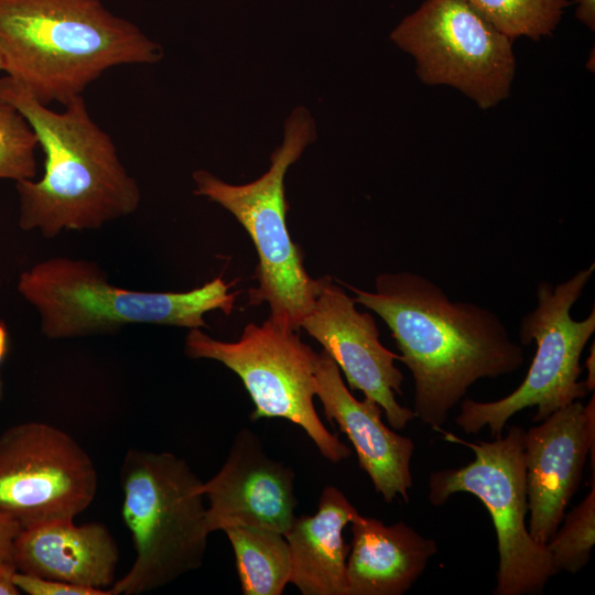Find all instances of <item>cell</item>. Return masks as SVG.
<instances>
[{
	"label": "cell",
	"mask_w": 595,
	"mask_h": 595,
	"mask_svg": "<svg viewBox=\"0 0 595 595\" xmlns=\"http://www.w3.org/2000/svg\"><path fill=\"white\" fill-rule=\"evenodd\" d=\"M354 301L388 326L413 378L414 416L437 431L469 387L517 371L522 345L489 309L452 301L435 282L410 271L377 275L375 291L343 283Z\"/></svg>",
	"instance_id": "obj_1"
},
{
	"label": "cell",
	"mask_w": 595,
	"mask_h": 595,
	"mask_svg": "<svg viewBox=\"0 0 595 595\" xmlns=\"http://www.w3.org/2000/svg\"><path fill=\"white\" fill-rule=\"evenodd\" d=\"M0 98L26 119L44 152L42 177L15 185L23 230L39 229L52 238L62 230L97 229L138 209V182L121 163L111 137L91 119L82 95L55 111L4 75Z\"/></svg>",
	"instance_id": "obj_2"
},
{
	"label": "cell",
	"mask_w": 595,
	"mask_h": 595,
	"mask_svg": "<svg viewBox=\"0 0 595 595\" xmlns=\"http://www.w3.org/2000/svg\"><path fill=\"white\" fill-rule=\"evenodd\" d=\"M0 55L37 101L64 106L111 67L156 63L162 47L101 0H0Z\"/></svg>",
	"instance_id": "obj_3"
},
{
	"label": "cell",
	"mask_w": 595,
	"mask_h": 595,
	"mask_svg": "<svg viewBox=\"0 0 595 595\" xmlns=\"http://www.w3.org/2000/svg\"><path fill=\"white\" fill-rule=\"evenodd\" d=\"M314 121L304 107L292 111L284 125V137L270 156V166L257 180L234 185L206 170L193 173L195 195L205 196L227 209L251 238L258 255L255 279L248 291V305L267 303L269 320L288 331H301L313 306L320 279L309 275L304 256L290 236L284 176L289 167L315 139Z\"/></svg>",
	"instance_id": "obj_4"
},
{
	"label": "cell",
	"mask_w": 595,
	"mask_h": 595,
	"mask_svg": "<svg viewBox=\"0 0 595 595\" xmlns=\"http://www.w3.org/2000/svg\"><path fill=\"white\" fill-rule=\"evenodd\" d=\"M217 277L186 292H143L110 284L94 263L51 258L21 273L18 291L39 312L48 338H69L118 331L129 324L207 327L204 315H229L238 292Z\"/></svg>",
	"instance_id": "obj_5"
},
{
	"label": "cell",
	"mask_w": 595,
	"mask_h": 595,
	"mask_svg": "<svg viewBox=\"0 0 595 595\" xmlns=\"http://www.w3.org/2000/svg\"><path fill=\"white\" fill-rule=\"evenodd\" d=\"M119 476L121 513L136 559L110 595H140L197 570L209 531L203 482L186 461L169 452L130 448Z\"/></svg>",
	"instance_id": "obj_6"
},
{
	"label": "cell",
	"mask_w": 595,
	"mask_h": 595,
	"mask_svg": "<svg viewBox=\"0 0 595 595\" xmlns=\"http://www.w3.org/2000/svg\"><path fill=\"white\" fill-rule=\"evenodd\" d=\"M595 263L553 285L541 281L536 289V307L519 325L521 345L536 343V354L522 382L508 396L489 402L464 399L455 423L467 434L485 426L498 437L507 421L527 408H537L534 422L584 398L588 390L580 381L581 356L595 332V309L576 321L571 310L589 282Z\"/></svg>",
	"instance_id": "obj_7"
},
{
	"label": "cell",
	"mask_w": 595,
	"mask_h": 595,
	"mask_svg": "<svg viewBox=\"0 0 595 595\" xmlns=\"http://www.w3.org/2000/svg\"><path fill=\"white\" fill-rule=\"evenodd\" d=\"M444 439L469 447L475 457L465 466L429 476V500L442 506L457 493L477 497L488 510L496 531L499 566L494 595L541 594L554 569L545 544L526 526L528 512L524 434L518 425L493 441L468 442L439 429Z\"/></svg>",
	"instance_id": "obj_8"
},
{
	"label": "cell",
	"mask_w": 595,
	"mask_h": 595,
	"mask_svg": "<svg viewBox=\"0 0 595 595\" xmlns=\"http://www.w3.org/2000/svg\"><path fill=\"white\" fill-rule=\"evenodd\" d=\"M185 354L193 359L217 360L242 381L255 409L250 420L281 418L301 426L322 456L338 463L351 450L331 433L318 418L313 398L318 354L305 344L300 332L288 331L269 318L249 323L237 342L210 337L190 328Z\"/></svg>",
	"instance_id": "obj_9"
},
{
	"label": "cell",
	"mask_w": 595,
	"mask_h": 595,
	"mask_svg": "<svg viewBox=\"0 0 595 595\" xmlns=\"http://www.w3.org/2000/svg\"><path fill=\"white\" fill-rule=\"evenodd\" d=\"M390 40L415 61L420 80L451 86L480 109L508 98L516 73L513 40L462 0H425Z\"/></svg>",
	"instance_id": "obj_10"
},
{
	"label": "cell",
	"mask_w": 595,
	"mask_h": 595,
	"mask_svg": "<svg viewBox=\"0 0 595 595\" xmlns=\"http://www.w3.org/2000/svg\"><path fill=\"white\" fill-rule=\"evenodd\" d=\"M96 491L94 463L66 432L32 421L0 435V516L20 528L74 520Z\"/></svg>",
	"instance_id": "obj_11"
},
{
	"label": "cell",
	"mask_w": 595,
	"mask_h": 595,
	"mask_svg": "<svg viewBox=\"0 0 595 595\" xmlns=\"http://www.w3.org/2000/svg\"><path fill=\"white\" fill-rule=\"evenodd\" d=\"M318 279L316 298L301 328L334 359L351 390H360L378 403L392 429H404L415 416L396 400L404 379L394 366L400 356L381 344L370 313L359 312L354 299L331 277Z\"/></svg>",
	"instance_id": "obj_12"
},
{
	"label": "cell",
	"mask_w": 595,
	"mask_h": 595,
	"mask_svg": "<svg viewBox=\"0 0 595 595\" xmlns=\"http://www.w3.org/2000/svg\"><path fill=\"white\" fill-rule=\"evenodd\" d=\"M595 397L576 400L524 434L528 530L545 544L555 533L583 478L586 457L595 462Z\"/></svg>",
	"instance_id": "obj_13"
},
{
	"label": "cell",
	"mask_w": 595,
	"mask_h": 595,
	"mask_svg": "<svg viewBox=\"0 0 595 595\" xmlns=\"http://www.w3.org/2000/svg\"><path fill=\"white\" fill-rule=\"evenodd\" d=\"M295 474L290 466L269 457L259 436L239 430L217 474L202 484L207 530L253 527L288 532L295 516Z\"/></svg>",
	"instance_id": "obj_14"
},
{
	"label": "cell",
	"mask_w": 595,
	"mask_h": 595,
	"mask_svg": "<svg viewBox=\"0 0 595 595\" xmlns=\"http://www.w3.org/2000/svg\"><path fill=\"white\" fill-rule=\"evenodd\" d=\"M315 396L325 416L336 422L356 451L359 467L370 477L386 502L400 496L409 501L413 482L410 462L414 443L390 430L381 421L382 409L374 400H357L344 383L334 359L323 349L315 372Z\"/></svg>",
	"instance_id": "obj_15"
},
{
	"label": "cell",
	"mask_w": 595,
	"mask_h": 595,
	"mask_svg": "<svg viewBox=\"0 0 595 595\" xmlns=\"http://www.w3.org/2000/svg\"><path fill=\"white\" fill-rule=\"evenodd\" d=\"M118 560V545L99 522L35 524L21 528L13 542L18 572L80 586L111 587Z\"/></svg>",
	"instance_id": "obj_16"
},
{
	"label": "cell",
	"mask_w": 595,
	"mask_h": 595,
	"mask_svg": "<svg viewBox=\"0 0 595 595\" xmlns=\"http://www.w3.org/2000/svg\"><path fill=\"white\" fill-rule=\"evenodd\" d=\"M351 532L346 566L348 595H401L437 552L433 539L402 521L386 526L359 515L351 522Z\"/></svg>",
	"instance_id": "obj_17"
},
{
	"label": "cell",
	"mask_w": 595,
	"mask_h": 595,
	"mask_svg": "<svg viewBox=\"0 0 595 595\" xmlns=\"http://www.w3.org/2000/svg\"><path fill=\"white\" fill-rule=\"evenodd\" d=\"M360 513L334 486H326L313 516L295 517L284 534L290 550L289 583L303 595H348L343 531Z\"/></svg>",
	"instance_id": "obj_18"
},
{
	"label": "cell",
	"mask_w": 595,
	"mask_h": 595,
	"mask_svg": "<svg viewBox=\"0 0 595 595\" xmlns=\"http://www.w3.org/2000/svg\"><path fill=\"white\" fill-rule=\"evenodd\" d=\"M224 532L234 550L242 594L281 595L291 573L285 537L253 527H232Z\"/></svg>",
	"instance_id": "obj_19"
},
{
	"label": "cell",
	"mask_w": 595,
	"mask_h": 595,
	"mask_svg": "<svg viewBox=\"0 0 595 595\" xmlns=\"http://www.w3.org/2000/svg\"><path fill=\"white\" fill-rule=\"evenodd\" d=\"M498 31L515 40L549 36L562 20L569 0H462Z\"/></svg>",
	"instance_id": "obj_20"
},
{
	"label": "cell",
	"mask_w": 595,
	"mask_h": 595,
	"mask_svg": "<svg viewBox=\"0 0 595 595\" xmlns=\"http://www.w3.org/2000/svg\"><path fill=\"white\" fill-rule=\"evenodd\" d=\"M562 521V528H558L545 547L558 573L575 574L588 563L595 542L594 474L586 497Z\"/></svg>",
	"instance_id": "obj_21"
},
{
	"label": "cell",
	"mask_w": 595,
	"mask_h": 595,
	"mask_svg": "<svg viewBox=\"0 0 595 595\" xmlns=\"http://www.w3.org/2000/svg\"><path fill=\"white\" fill-rule=\"evenodd\" d=\"M37 139L26 119L0 98V178L34 180Z\"/></svg>",
	"instance_id": "obj_22"
},
{
	"label": "cell",
	"mask_w": 595,
	"mask_h": 595,
	"mask_svg": "<svg viewBox=\"0 0 595 595\" xmlns=\"http://www.w3.org/2000/svg\"><path fill=\"white\" fill-rule=\"evenodd\" d=\"M13 581L20 592L29 595H110L109 589L64 583L18 571L13 575Z\"/></svg>",
	"instance_id": "obj_23"
},
{
	"label": "cell",
	"mask_w": 595,
	"mask_h": 595,
	"mask_svg": "<svg viewBox=\"0 0 595 595\" xmlns=\"http://www.w3.org/2000/svg\"><path fill=\"white\" fill-rule=\"evenodd\" d=\"M20 529L17 522L0 516V565L14 566L13 542Z\"/></svg>",
	"instance_id": "obj_24"
},
{
	"label": "cell",
	"mask_w": 595,
	"mask_h": 595,
	"mask_svg": "<svg viewBox=\"0 0 595 595\" xmlns=\"http://www.w3.org/2000/svg\"><path fill=\"white\" fill-rule=\"evenodd\" d=\"M575 15L582 24L594 31L595 0H578Z\"/></svg>",
	"instance_id": "obj_25"
},
{
	"label": "cell",
	"mask_w": 595,
	"mask_h": 595,
	"mask_svg": "<svg viewBox=\"0 0 595 595\" xmlns=\"http://www.w3.org/2000/svg\"><path fill=\"white\" fill-rule=\"evenodd\" d=\"M15 567L10 565H0V595H19L21 592L13 581Z\"/></svg>",
	"instance_id": "obj_26"
},
{
	"label": "cell",
	"mask_w": 595,
	"mask_h": 595,
	"mask_svg": "<svg viewBox=\"0 0 595 595\" xmlns=\"http://www.w3.org/2000/svg\"><path fill=\"white\" fill-rule=\"evenodd\" d=\"M585 368L587 370V378L584 380V383L588 392H593L595 389V343H592L589 355L585 360Z\"/></svg>",
	"instance_id": "obj_27"
},
{
	"label": "cell",
	"mask_w": 595,
	"mask_h": 595,
	"mask_svg": "<svg viewBox=\"0 0 595 595\" xmlns=\"http://www.w3.org/2000/svg\"><path fill=\"white\" fill-rule=\"evenodd\" d=\"M9 336L6 324L0 322V365L8 353Z\"/></svg>",
	"instance_id": "obj_28"
},
{
	"label": "cell",
	"mask_w": 595,
	"mask_h": 595,
	"mask_svg": "<svg viewBox=\"0 0 595 595\" xmlns=\"http://www.w3.org/2000/svg\"><path fill=\"white\" fill-rule=\"evenodd\" d=\"M0 71H2V72H3V62H2V57H1V55H0Z\"/></svg>",
	"instance_id": "obj_29"
},
{
	"label": "cell",
	"mask_w": 595,
	"mask_h": 595,
	"mask_svg": "<svg viewBox=\"0 0 595 595\" xmlns=\"http://www.w3.org/2000/svg\"><path fill=\"white\" fill-rule=\"evenodd\" d=\"M0 396H1V382H0Z\"/></svg>",
	"instance_id": "obj_30"
}]
</instances>
